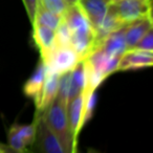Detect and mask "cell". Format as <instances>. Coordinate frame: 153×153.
<instances>
[{
	"label": "cell",
	"instance_id": "2",
	"mask_svg": "<svg viewBox=\"0 0 153 153\" xmlns=\"http://www.w3.org/2000/svg\"><path fill=\"white\" fill-rule=\"evenodd\" d=\"M66 108H67V103L57 97L53 101V103L47 106L40 114L47 127L58 138L63 148L64 153H76L78 147L74 145L72 140L71 132L68 125Z\"/></svg>",
	"mask_w": 153,
	"mask_h": 153
},
{
	"label": "cell",
	"instance_id": "1",
	"mask_svg": "<svg viewBox=\"0 0 153 153\" xmlns=\"http://www.w3.org/2000/svg\"><path fill=\"white\" fill-rule=\"evenodd\" d=\"M62 19L70 32V46L83 60L94 51V30L76 2L68 5Z\"/></svg>",
	"mask_w": 153,
	"mask_h": 153
},
{
	"label": "cell",
	"instance_id": "8",
	"mask_svg": "<svg viewBox=\"0 0 153 153\" xmlns=\"http://www.w3.org/2000/svg\"><path fill=\"white\" fill-rule=\"evenodd\" d=\"M67 120L69 129L71 132V136L74 143L78 147L79 135L81 130L83 129L82 125V113H83V92L79 96L74 97V99L67 103Z\"/></svg>",
	"mask_w": 153,
	"mask_h": 153
},
{
	"label": "cell",
	"instance_id": "3",
	"mask_svg": "<svg viewBox=\"0 0 153 153\" xmlns=\"http://www.w3.org/2000/svg\"><path fill=\"white\" fill-rule=\"evenodd\" d=\"M109 9L125 24L152 17V0H119L109 3Z\"/></svg>",
	"mask_w": 153,
	"mask_h": 153
},
{
	"label": "cell",
	"instance_id": "5",
	"mask_svg": "<svg viewBox=\"0 0 153 153\" xmlns=\"http://www.w3.org/2000/svg\"><path fill=\"white\" fill-rule=\"evenodd\" d=\"M79 61H81V59L71 46L56 45L44 62L48 69L58 74H62L74 69Z\"/></svg>",
	"mask_w": 153,
	"mask_h": 153
},
{
	"label": "cell",
	"instance_id": "15",
	"mask_svg": "<svg viewBox=\"0 0 153 153\" xmlns=\"http://www.w3.org/2000/svg\"><path fill=\"white\" fill-rule=\"evenodd\" d=\"M86 83V72L84 67L83 60L78 62L74 69L71 70V78H70V90L68 96V102L74 97L79 96L84 91ZM67 102V103H68Z\"/></svg>",
	"mask_w": 153,
	"mask_h": 153
},
{
	"label": "cell",
	"instance_id": "4",
	"mask_svg": "<svg viewBox=\"0 0 153 153\" xmlns=\"http://www.w3.org/2000/svg\"><path fill=\"white\" fill-rule=\"evenodd\" d=\"M35 137L33 142V150L42 153H64L58 138L47 127L40 113H35Z\"/></svg>",
	"mask_w": 153,
	"mask_h": 153
},
{
	"label": "cell",
	"instance_id": "19",
	"mask_svg": "<svg viewBox=\"0 0 153 153\" xmlns=\"http://www.w3.org/2000/svg\"><path fill=\"white\" fill-rule=\"evenodd\" d=\"M7 146L14 151V152L17 153H23L28 151V148L24 142L19 137L16 131L13 129V127H10L7 130Z\"/></svg>",
	"mask_w": 153,
	"mask_h": 153
},
{
	"label": "cell",
	"instance_id": "17",
	"mask_svg": "<svg viewBox=\"0 0 153 153\" xmlns=\"http://www.w3.org/2000/svg\"><path fill=\"white\" fill-rule=\"evenodd\" d=\"M13 129L16 131V133L19 135V137L24 142V144L28 147H32L33 142H34L35 137V128H36V124H35V120L33 123L25 124V125H20V124H13L12 125Z\"/></svg>",
	"mask_w": 153,
	"mask_h": 153
},
{
	"label": "cell",
	"instance_id": "20",
	"mask_svg": "<svg viewBox=\"0 0 153 153\" xmlns=\"http://www.w3.org/2000/svg\"><path fill=\"white\" fill-rule=\"evenodd\" d=\"M38 2L49 12L60 17H63L64 13L68 7L65 0H38Z\"/></svg>",
	"mask_w": 153,
	"mask_h": 153
},
{
	"label": "cell",
	"instance_id": "10",
	"mask_svg": "<svg viewBox=\"0 0 153 153\" xmlns=\"http://www.w3.org/2000/svg\"><path fill=\"white\" fill-rule=\"evenodd\" d=\"M76 4L90 22L92 28L96 30L108 11V0H76Z\"/></svg>",
	"mask_w": 153,
	"mask_h": 153
},
{
	"label": "cell",
	"instance_id": "13",
	"mask_svg": "<svg viewBox=\"0 0 153 153\" xmlns=\"http://www.w3.org/2000/svg\"><path fill=\"white\" fill-rule=\"evenodd\" d=\"M125 30L126 25L114 32L110 33L108 36L103 39L99 48L102 49L104 53L111 57L121 58L127 51V44L125 39Z\"/></svg>",
	"mask_w": 153,
	"mask_h": 153
},
{
	"label": "cell",
	"instance_id": "14",
	"mask_svg": "<svg viewBox=\"0 0 153 153\" xmlns=\"http://www.w3.org/2000/svg\"><path fill=\"white\" fill-rule=\"evenodd\" d=\"M151 28H153L152 17L136 20V21H133L131 23L127 24L125 30V39L126 44H127V51L133 48L136 45V43Z\"/></svg>",
	"mask_w": 153,
	"mask_h": 153
},
{
	"label": "cell",
	"instance_id": "9",
	"mask_svg": "<svg viewBox=\"0 0 153 153\" xmlns=\"http://www.w3.org/2000/svg\"><path fill=\"white\" fill-rule=\"evenodd\" d=\"M47 67L43 60L40 59L36 69L34 70L32 76L28 78L27 81L23 85V92L27 98L32 99L37 106L40 101L41 92H42L43 84H44L45 76H46Z\"/></svg>",
	"mask_w": 153,
	"mask_h": 153
},
{
	"label": "cell",
	"instance_id": "21",
	"mask_svg": "<svg viewBox=\"0 0 153 153\" xmlns=\"http://www.w3.org/2000/svg\"><path fill=\"white\" fill-rule=\"evenodd\" d=\"M56 45L57 46H70V32L63 19L55 30Z\"/></svg>",
	"mask_w": 153,
	"mask_h": 153
},
{
	"label": "cell",
	"instance_id": "12",
	"mask_svg": "<svg viewBox=\"0 0 153 153\" xmlns=\"http://www.w3.org/2000/svg\"><path fill=\"white\" fill-rule=\"evenodd\" d=\"M59 76L60 74H56V72L51 71V69L47 68L40 101H39L38 105L36 106V112H43L45 110V108L47 106H49L53 103V101L57 98L58 87H59Z\"/></svg>",
	"mask_w": 153,
	"mask_h": 153
},
{
	"label": "cell",
	"instance_id": "25",
	"mask_svg": "<svg viewBox=\"0 0 153 153\" xmlns=\"http://www.w3.org/2000/svg\"><path fill=\"white\" fill-rule=\"evenodd\" d=\"M65 1L68 5H71V4H74V3H76V0H65Z\"/></svg>",
	"mask_w": 153,
	"mask_h": 153
},
{
	"label": "cell",
	"instance_id": "7",
	"mask_svg": "<svg viewBox=\"0 0 153 153\" xmlns=\"http://www.w3.org/2000/svg\"><path fill=\"white\" fill-rule=\"evenodd\" d=\"M153 64V51L140 49H128L120 59L117 71L142 69L151 67Z\"/></svg>",
	"mask_w": 153,
	"mask_h": 153
},
{
	"label": "cell",
	"instance_id": "6",
	"mask_svg": "<svg viewBox=\"0 0 153 153\" xmlns=\"http://www.w3.org/2000/svg\"><path fill=\"white\" fill-rule=\"evenodd\" d=\"M120 59L121 58L119 57H111L104 53L101 48H98L84 58L83 61L94 71L98 72L105 79H107L110 74L117 71Z\"/></svg>",
	"mask_w": 153,
	"mask_h": 153
},
{
	"label": "cell",
	"instance_id": "24",
	"mask_svg": "<svg viewBox=\"0 0 153 153\" xmlns=\"http://www.w3.org/2000/svg\"><path fill=\"white\" fill-rule=\"evenodd\" d=\"M0 152H14V151L12 150L7 145L1 144V143H0Z\"/></svg>",
	"mask_w": 153,
	"mask_h": 153
},
{
	"label": "cell",
	"instance_id": "18",
	"mask_svg": "<svg viewBox=\"0 0 153 153\" xmlns=\"http://www.w3.org/2000/svg\"><path fill=\"white\" fill-rule=\"evenodd\" d=\"M97 92H83V113H82V125L84 126L87 124V122L91 119L94 114V108L97 105Z\"/></svg>",
	"mask_w": 153,
	"mask_h": 153
},
{
	"label": "cell",
	"instance_id": "22",
	"mask_svg": "<svg viewBox=\"0 0 153 153\" xmlns=\"http://www.w3.org/2000/svg\"><path fill=\"white\" fill-rule=\"evenodd\" d=\"M133 48L146 51H153V28H151L145 34V36L136 43Z\"/></svg>",
	"mask_w": 153,
	"mask_h": 153
},
{
	"label": "cell",
	"instance_id": "23",
	"mask_svg": "<svg viewBox=\"0 0 153 153\" xmlns=\"http://www.w3.org/2000/svg\"><path fill=\"white\" fill-rule=\"evenodd\" d=\"M22 2H23V5H24V7H25L28 19H30V23H33L38 0H22Z\"/></svg>",
	"mask_w": 153,
	"mask_h": 153
},
{
	"label": "cell",
	"instance_id": "11",
	"mask_svg": "<svg viewBox=\"0 0 153 153\" xmlns=\"http://www.w3.org/2000/svg\"><path fill=\"white\" fill-rule=\"evenodd\" d=\"M33 37L40 51V59L45 61L56 46L55 30L47 26L35 24L33 25Z\"/></svg>",
	"mask_w": 153,
	"mask_h": 153
},
{
	"label": "cell",
	"instance_id": "16",
	"mask_svg": "<svg viewBox=\"0 0 153 153\" xmlns=\"http://www.w3.org/2000/svg\"><path fill=\"white\" fill-rule=\"evenodd\" d=\"M61 20H62V17H60V16L49 12L48 10H46L44 7H42V5L38 2L37 3L36 12H35L34 20H33L32 25L39 24V25L47 26V27L56 30V28L58 27V25L60 24Z\"/></svg>",
	"mask_w": 153,
	"mask_h": 153
},
{
	"label": "cell",
	"instance_id": "26",
	"mask_svg": "<svg viewBox=\"0 0 153 153\" xmlns=\"http://www.w3.org/2000/svg\"><path fill=\"white\" fill-rule=\"evenodd\" d=\"M109 1V3H111V2H115V1H119V0H108Z\"/></svg>",
	"mask_w": 153,
	"mask_h": 153
}]
</instances>
